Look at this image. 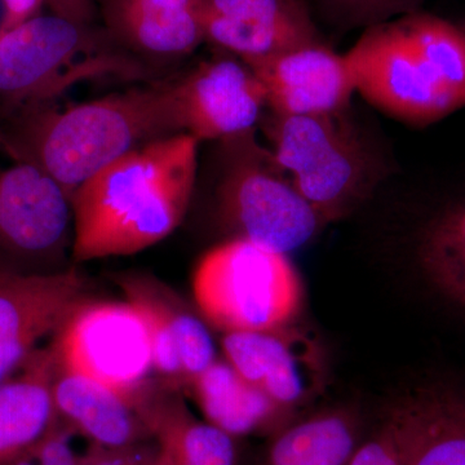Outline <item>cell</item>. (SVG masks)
<instances>
[{"instance_id":"cell-1","label":"cell","mask_w":465,"mask_h":465,"mask_svg":"<svg viewBox=\"0 0 465 465\" xmlns=\"http://www.w3.org/2000/svg\"><path fill=\"white\" fill-rule=\"evenodd\" d=\"M191 134L162 137L131 150L70 195L72 258L128 256L173 234L188 213L197 182Z\"/></svg>"},{"instance_id":"cell-2","label":"cell","mask_w":465,"mask_h":465,"mask_svg":"<svg viewBox=\"0 0 465 465\" xmlns=\"http://www.w3.org/2000/svg\"><path fill=\"white\" fill-rule=\"evenodd\" d=\"M0 128V152L30 162L67 193L110 163L162 137L177 134L170 82L57 108H15Z\"/></svg>"},{"instance_id":"cell-3","label":"cell","mask_w":465,"mask_h":465,"mask_svg":"<svg viewBox=\"0 0 465 465\" xmlns=\"http://www.w3.org/2000/svg\"><path fill=\"white\" fill-rule=\"evenodd\" d=\"M356 90L374 108L425 128L465 108V29L412 11L366 27L344 54Z\"/></svg>"},{"instance_id":"cell-4","label":"cell","mask_w":465,"mask_h":465,"mask_svg":"<svg viewBox=\"0 0 465 465\" xmlns=\"http://www.w3.org/2000/svg\"><path fill=\"white\" fill-rule=\"evenodd\" d=\"M259 127L326 226L362 206L387 174L381 155L363 136L351 109L312 116L266 110Z\"/></svg>"},{"instance_id":"cell-5","label":"cell","mask_w":465,"mask_h":465,"mask_svg":"<svg viewBox=\"0 0 465 465\" xmlns=\"http://www.w3.org/2000/svg\"><path fill=\"white\" fill-rule=\"evenodd\" d=\"M146 74L114 39L57 15H38L0 33V99L12 109L52 103L84 82Z\"/></svg>"},{"instance_id":"cell-6","label":"cell","mask_w":465,"mask_h":465,"mask_svg":"<svg viewBox=\"0 0 465 465\" xmlns=\"http://www.w3.org/2000/svg\"><path fill=\"white\" fill-rule=\"evenodd\" d=\"M220 143L216 213L231 238L289 255L322 231L326 224L256 130Z\"/></svg>"},{"instance_id":"cell-7","label":"cell","mask_w":465,"mask_h":465,"mask_svg":"<svg viewBox=\"0 0 465 465\" xmlns=\"http://www.w3.org/2000/svg\"><path fill=\"white\" fill-rule=\"evenodd\" d=\"M193 298L203 320L223 333L290 326L304 304V286L289 255L229 238L195 266Z\"/></svg>"},{"instance_id":"cell-8","label":"cell","mask_w":465,"mask_h":465,"mask_svg":"<svg viewBox=\"0 0 465 465\" xmlns=\"http://www.w3.org/2000/svg\"><path fill=\"white\" fill-rule=\"evenodd\" d=\"M60 369L87 376L136 400L153 384L148 323L133 302L84 299L52 336Z\"/></svg>"},{"instance_id":"cell-9","label":"cell","mask_w":465,"mask_h":465,"mask_svg":"<svg viewBox=\"0 0 465 465\" xmlns=\"http://www.w3.org/2000/svg\"><path fill=\"white\" fill-rule=\"evenodd\" d=\"M170 91L179 133L198 143L224 142L258 130L268 110L262 82L232 54L203 61L170 82Z\"/></svg>"},{"instance_id":"cell-10","label":"cell","mask_w":465,"mask_h":465,"mask_svg":"<svg viewBox=\"0 0 465 465\" xmlns=\"http://www.w3.org/2000/svg\"><path fill=\"white\" fill-rule=\"evenodd\" d=\"M11 162L0 168V258L26 264L50 262L67 247L72 250L69 194L35 164Z\"/></svg>"},{"instance_id":"cell-11","label":"cell","mask_w":465,"mask_h":465,"mask_svg":"<svg viewBox=\"0 0 465 465\" xmlns=\"http://www.w3.org/2000/svg\"><path fill=\"white\" fill-rule=\"evenodd\" d=\"M85 278L72 268L26 272L0 266V382L17 374L45 338L85 298Z\"/></svg>"},{"instance_id":"cell-12","label":"cell","mask_w":465,"mask_h":465,"mask_svg":"<svg viewBox=\"0 0 465 465\" xmlns=\"http://www.w3.org/2000/svg\"><path fill=\"white\" fill-rule=\"evenodd\" d=\"M225 361L278 406L292 411L322 391L326 361L311 333L295 326L223 333Z\"/></svg>"},{"instance_id":"cell-13","label":"cell","mask_w":465,"mask_h":465,"mask_svg":"<svg viewBox=\"0 0 465 465\" xmlns=\"http://www.w3.org/2000/svg\"><path fill=\"white\" fill-rule=\"evenodd\" d=\"M203 41L243 63L321 42L302 0H193Z\"/></svg>"},{"instance_id":"cell-14","label":"cell","mask_w":465,"mask_h":465,"mask_svg":"<svg viewBox=\"0 0 465 465\" xmlns=\"http://www.w3.org/2000/svg\"><path fill=\"white\" fill-rule=\"evenodd\" d=\"M275 114L312 116L351 109L356 84L344 54L322 42L246 63Z\"/></svg>"},{"instance_id":"cell-15","label":"cell","mask_w":465,"mask_h":465,"mask_svg":"<svg viewBox=\"0 0 465 465\" xmlns=\"http://www.w3.org/2000/svg\"><path fill=\"white\" fill-rule=\"evenodd\" d=\"M382 430L403 465H465V387L415 388L391 407Z\"/></svg>"},{"instance_id":"cell-16","label":"cell","mask_w":465,"mask_h":465,"mask_svg":"<svg viewBox=\"0 0 465 465\" xmlns=\"http://www.w3.org/2000/svg\"><path fill=\"white\" fill-rule=\"evenodd\" d=\"M54 401L60 420L100 448H131L153 439L136 400L87 376L56 366Z\"/></svg>"},{"instance_id":"cell-17","label":"cell","mask_w":465,"mask_h":465,"mask_svg":"<svg viewBox=\"0 0 465 465\" xmlns=\"http://www.w3.org/2000/svg\"><path fill=\"white\" fill-rule=\"evenodd\" d=\"M56 371L50 345L0 382V465L36 448L60 421L54 401Z\"/></svg>"},{"instance_id":"cell-18","label":"cell","mask_w":465,"mask_h":465,"mask_svg":"<svg viewBox=\"0 0 465 465\" xmlns=\"http://www.w3.org/2000/svg\"><path fill=\"white\" fill-rule=\"evenodd\" d=\"M103 15L109 35L134 54L185 56L204 42L193 0H103Z\"/></svg>"},{"instance_id":"cell-19","label":"cell","mask_w":465,"mask_h":465,"mask_svg":"<svg viewBox=\"0 0 465 465\" xmlns=\"http://www.w3.org/2000/svg\"><path fill=\"white\" fill-rule=\"evenodd\" d=\"M177 388L150 387L142 411L162 465H234L232 437L189 411Z\"/></svg>"},{"instance_id":"cell-20","label":"cell","mask_w":465,"mask_h":465,"mask_svg":"<svg viewBox=\"0 0 465 465\" xmlns=\"http://www.w3.org/2000/svg\"><path fill=\"white\" fill-rule=\"evenodd\" d=\"M188 388L204 420L232 439L268 430L290 412L244 381L225 360H216Z\"/></svg>"},{"instance_id":"cell-21","label":"cell","mask_w":465,"mask_h":465,"mask_svg":"<svg viewBox=\"0 0 465 465\" xmlns=\"http://www.w3.org/2000/svg\"><path fill=\"white\" fill-rule=\"evenodd\" d=\"M115 281L125 300L154 312L173 333L188 388L217 360L215 344L203 317L198 316L174 291L154 277L124 273L118 275Z\"/></svg>"},{"instance_id":"cell-22","label":"cell","mask_w":465,"mask_h":465,"mask_svg":"<svg viewBox=\"0 0 465 465\" xmlns=\"http://www.w3.org/2000/svg\"><path fill=\"white\" fill-rule=\"evenodd\" d=\"M415 258L425 280L465 309V193L440 204L421 224Z\"/></svg>"},{"instance_id":"cell-23","label":"cell","mask_w":465,"mask_h":465,"mask_svg":"<svg viewBox=\"0 0 465 465\" xmlns=\"http://www.w3.org/2000/svg\"><path fill=\"white\" fill-rule=\"evenodd\" d=\"M357 433L351 412H323L278 434L269 450V465H348L357 451Z\"/></svg>"},{"instance_id":"cell-24","label":"cell","mask_w":465,"mask_h":465,"mask_svg":"<svg viewBox=\"0 0 465 465\" xmlns=\"http://www.w3.org/2000/svg\"><path fill=\"white\" fill-rule=\"evenodd\" d=\"M423 0H324L336 20L351 26H372L409 12Z\"/></svg>"},{"instance_id":"cell-25","label":"cell","mask_w":465,"mask_h":465,"mask_svg":"<svg viewBox=\"0 0 465 465\" xmlns=\"http://www.w3.org/2000/svg\"><path fill=\"white\" fill-rule=\"evenodd\" d=\"M157 448L137 445L124 449H106L92 445L79 465H154Z\"/></svg>"},{"instance_id":"cell-26","label":"cell","mask_w":465,"mask_h":465,"mask_svg":"<svg viewBox=\"0 0 465 465\" xmlns=\"http://www.w3.org/2000/svg\"><path fill=\"white\" fill-rule=\"evenodd\" d=\"M348 465H403L399 450L391 440L390 434L381 430L374 439L367 440L354 452Z\"/></svg>"},{"instance_id":"cell-27","label":"cell","mask_w":465,"mask_h":465,"mask_svg":"<svg viewBox=\"0 0 465 465\" xmlns=\"http://www.w3.org/2000/svg\"><path fill=\"white\" fill-rule=\"evenodd\" d=\"M52 9V14L57 15L75 23L88 24L94 12V0H45Z\"/></svg>"},{"instance_id":"cell-28","label":"cell","mask_w":465,"mask_h":465,"mask_svg":"<svg viewBox=\"0 0 465 465\" xmlns=\"http://www.w3.org/2000/svg\"><path fill=\"white\" fill-rule=\"evenodd\" d=\"M7 9V30L20 25L29 18L38 16L45 0H3Z\"/></svg>"},{"instance_id":"cell-29","label":"cell","mask_w":465,"mask_h":465,"mask_svg":"<svg viewBox=\"0 0 465 465\" xmlns=\"http://www.w3.org/2000/svg\"><path fill=\"white\" fill-rule=\"evenodd\" d=\"M8 24V16H7V9H5V3L3 0H0V33L7 30Z\"/></svg>"},{"instance_id":"cell-30","label":"cell","mask_w":465,"mask_h":465,"mask_svg":"<svg viewBox=\"0 0 465 465\" xmlns=\"http://www.w3.org/2000/svg\"><path fill=\"white\" fill-rule=\"evenodd\" d=\"M154 465H162L158 463L157 458H155Z\"/></svg>"}]
</instances>
